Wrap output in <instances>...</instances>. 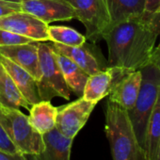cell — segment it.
<instances>
[{
    "instance_id": "obj_14",
    "label": "cell",
    "mask_w": 160,
    "mask_h": 160,
    "mask_svg": "<svg viewBox=\"0 0 160 160\" xmlns=\"http://www.w3.org/2000/svg\"><path fill=\"white\" fill-rule=\"evenodd\" d=\"M115 75V68L108 67L89 76L85 85L82 97L90 102L97 104L108 96L111 91Z\"/></svg>"
},
{
    "instance_id": "obj_4",
    "label": "cell",
    "mask_w": 160,
    "mask_h": 160,
    "mask_svg": "<svg viewBox=\"0 0 160 160\" xmlns=\"http://www.w3.org/2000/svg\"><path fill=\"white\" fill-rule=\"evenodd\" d=\"M0 123L20 152L26 155H39L42 152V135L33 129L28 116L19 109L0 105Z\"/></svg>"
},
{
    "instance_id": "obj_27",
    "label": "cell",
    "mask_w": 160,
    "mask_h": 160,
    "mask_svg": "<svg viewBox=\"0 0 160 160\" xmlns=\"http://www.w3.org/2000/svg\"><path fill=\"white\" fill-rule=\"evenodd\" d=\"M150 63L154 65L155 67H157L160 70V41L152 52V55L150 59Z\"/></svg>"
},
{
    "instance_id": "obj_24",
    "label": "cell",
    "mask_w": 160,
    "mask_h": 160,
    "mask_svg": "<svg viewBox=\"0 0 160 160\" xmlns=\"http://www.w3.org/2000/svg\"><path fill=\"white\" fill-rule=\"evenodd\" d=\"M17 12H22L20 2L0 0V17H3Z\"/></svg>"
},
{
    "instance_id": "obj_9",
    "label": "cell",
    "mask_w": 160,
    "mask_h": 160,
    "mask_svg": "<svg viewBox=\"0 0 160 160\" xmlns=\"http://www.w3.org/2000/svg\"><path fill=\"white\" fill-rule=\"evenodd\" d=\"M22 12L30 13L45 24L75 18L68 0H20Z\"/></svg>"
},
{
    "instance_id": "obj_5",
    "label": "cell",
    "mask_w": 160,
    "mask_h": 160,
    "mask_svg": "<svg viewBox=\"0 0 160 160\" xmlns=\"http://www.w3.org/2000/svg\"><path fill=\"white\" fill-rule=\"evenodd\" d=\"M39 63L41 75L37 85L41 101H51L54 97L69 100L71 91L58 64L55 52L48 42H39Z\"/></svg>"
},
{
    "instance_id": "obj_13",
    "label": "cell",
    "mask_w": 160,
    "mask_h": 160,
    "mask_svg": "<svg viewBox=\"0 0 160 160\" xmlns=\"http://www.w3.org/2000/svg\"><path fill=\"white\" fill-rule=\"evenodd\" d=\"M44 149L39 155L38 160H70L73 138L62 135L56 127L42 135Z\"/></svg>"
},
{
    "instance_id": "obj_15",
    "label": "cell",
    "mask_w": 160,
    "mask_h": 160,
    "mask_svg": "<svg viewBox=\"0 0 160 160\" xmlns=\"http://www.w3.org/2000/svg\"><path fill=\"white\" fill-rule=\"evenodd\" d=\"M48 43L56 53H58L71 59L89 75L94 74L97 72L101 71L96 58L83 46H68L60 43L52 42L50 41L48 42Z\"/></svg>"
},
{
    "instance_id": "obj_1",
    "label": "cell",
    "mask_w": 160,
    "mask_h": 160,
    "mask_svg": "<svg viewBox=\"0 0 160 160\" xmlns=\"http://www.w3.org/2000/svg\"><path fill=\"white\" fill-rule=\"evenodd\" d=\"M160 36V13L142 15L111 25L102 39L108 49V67L140 70L150 63Z\"/></svg>"
},
{
    "instance_id": "obj_8",
    "label": "cell",
    "mask_w": 160,
    "mask_h": 160,
    "mask_svg": "<svg viewBox=\"0 0 160 160\" xmlns=\"http://www.w3.org/2000/svg\"><path fill=\"white\" fill-rule=\"evenodd\" d=\"M141 81L142 74L140 70L129 71L115 68L114 81L108 94V100L119 105L125 110L131 109L138 98Z\"/></svg>"
},
{
    "instance_id": "obj_18",
    "label": "cell",
    "mask_w": 160,
    "mask_h": 160,
    "mask_svg": "<svg viewBox=\"0 0 160 160\" xmlns=\"http://www.w3.org/2000/svg\"><path fill=\"white\" fill-rule=\"evenodd\" d=\"M0 105L11 108H30L29 103L25 99L0 61Z\"/></svg>"
},
{
    "instance_id": "obj_11",
    "label": "cell",
    "mask_w": 160,
    "mask_h": 160,
    "mask_svg": "<svg viewBox=\"0 0 160 160\" xmlns=\"http://www.w3.org/2000/svg\"><path fill=\"white\" fill-rule=\"evenodd\" d=\"M0 56H2L28 71L38 81L41 72L39 63V42L29 43L1 46Z\"/></svg>"
},
{
    "instance_id": "obj_16",
    "label": "cell",
    "mask_w": 160,
    "mask_h": 160,
    "mask_svg": "<svg viewBox=\"0 0 160 160\" xmlns=\"http://www.w3.org/2000/svg\"><path fill=\"white\" fill-rule=\"evenodd\" d=\"M28 116L30 125L41 135L50 132L56 127L58 108L54 107L50 101H40L32 105Z\"/></svg>"
},
{
    "instance_id": "obj_23",
    "label": "cell",
    "mask_w": 160,
    "mask_h": 160,
    "mask_svg": "<svg viewBox=\"0 0 160 160\" xmlns=\"http://www.w3.org/2000/svg\"><path fill=\"white\" fill-rule=\"evenodd\" d=\"M0 150L6 151L9 152H20L14 144L12 142L11 138L7 135L5 129L0 123Z\"/></svg>"
},
{
    "instance_id": "obj_30",
    "label": "cell",
    "mask_w": 160,
    "mask_h": 160,
    "mask_svg": "<svg viewBox=\"0 0 160 160\" xmlns=\"http://www.w3.org/2000/svg\"><path fill=\"white\" fill-rule=\"evenodd\" d=\"M6 1H13V2H20V0H6Z\"/></svg>"
},
{
    "instance_id": "obj_12",
    "label": "cell",
    "mask_w": 160,
    "mask_h": 160,
    "mask_svg": "<svg viewBox=\"0 0 160 160\" xmlns=\"http://www.w3.org/2000/svg\"><path fill=\"white\" fill-rule=\"evenodd\" d=\"M0 61L8 73L11 75L19 92L29 103V105L32 106L40 102L41 98L39 95L37 80L28 71L15 64L12 60L0 56Z\"/></svg>"
},
{
    "instance_id": "obj_10",
    "label": "cell",
    "mask_w": 160,
    "mask_h": 160,
    "mask_svg": "<svg viewBox=\"0 0 160 160\" xmlns=\"http://www.w3.org/2000/svg\"><path fill=\"white\" fill-rule=\"evenodd\" d=\"M0 28L36 42L48 41V25L25 12H17L0 17Z\"/></svg>"
},
{
    "instance_id": "obj_7",
    "label": "cell",
    "mask_w": 160,
    "mask_h": 160,
    "mask_svg": "<svg viewBox=\"0 0 160 160\" xmlns=\"http://www.w3.org/2000/svg\"><path fill=\"white\" fill-rule=\"evenodd\" d=\"M96 105L81 96L72 103L58 108L56 128L65 137L74 138L88 122Z\"/></svg>"
},
{
    "instance_id": "obj_22",
    "label": "cell",
    "mask_w": 160,
    "mask_h": 160,
    "mask_svg": "<svg viewBox=\"0 0 160 160\" xmlns=\"http://www.w3.org/2000/svg\"><path fill=\"white\" fill-rule=\"evenodd\" d=\"M32 42H34V41L31 39H28L27 37H24V36L15 34L13 32L0 28V47L29 43Z\"/></svg>"
},
{
    "instance_id": "obj_21",
    "label": "cell",
    "mask_w": 160,
    "mask_h": 160,
    "mask_svg": "<svg viewBox=\"0 0 160 160\" xmlns=\"http://www.w3.org/2000/svg\"><path fill=\"white\" fill-rule=\"evenodd\" d=\"M48 41L68 46H83L86 42V36L77 30L64 26H48Z\"/></svg>"
},
{
    "instance_id": "obj_19",
    "label": "cell",
    "mask_w": 160,
    "mask_h": 160,
    "mask_svg": "<svg viewBox=\"0 0 160 160\" xmlns=\"http://www.w3.org/2000/svg\"><path fill=\"white\" fill-rule=\"evenodd\" d=\"M110 26L144 13L145 0H107Z\"/></svg>"
},
{
    "instance_id": "obj_25",
    "label": "cell",
    "mask_w": 160,
    "mask_h": 160,
    "mask_svg": "<svg viewBox=\"0 0 160 160\" xmlns=\"http://www.w3.org/2000/svg\"><path fill=\"white\" fill-rule=\"evenodd\" d=\"M0 160H28V156L22 152H9L0 150Z\"/></svg>"
},
{
    "instance_id": "obj_3",
    "label": "cell",
    "mask_w": 160,
    "mask_h": 160,
    "mask_svg": "<svg viewBox=\"0 0 160 160\" xmlns=\"http://www.w3.org/2000/svg\"><path fill=\"white\" fill-rule=\"evenodd\" d=\"M140 71L142 74L140 90L134 107L127 110V113L138 142L145 151L148 123L160 90V70L149 63Z\"/></svg>"
},
{
    "instance_id": "obj_6",
    "label": "cell",
    "mask_w": 160,
    "mask_h": 160,
    "mask_svg": "<svg viewBox=\"0 0 160 160\" xmlns=\"http://www.w3.org/2000/svg\"><path fill=\"white\" fill-rule=\"evenodd\" d=\"M75 18L86 28V38L92 42L102 39L110 26L107 0H68Z\"/></svg>"
},
{
    "instance_id": "obj_29",
    "label": "cell",
    "mask_w": 160,
    "mask_h": 160,
    "mask_svg": "<svg viewBox=\"0 0 160 160\" xmlns=\"http://www.w3.org/2000/svg\"><path fill=\"white\" fill-rule=\"evenodd\" d=\"M155 160H160V145H159V148H158V152H157V155H156Z\"/></svg>"
},
{
    "instance_id": "obj_20",
    "label": "cell",
    "mask_w": 160,
    "mask_h": 160,
    "mask_svg": "<svg viewBox=\"0 0 160 160\" xmlns=\"http://www.w3.org/2000/svg\"><path fill=\"white\" fill-rule=\"evenodd\" d=\"M160 145V90L152 111L146 136L145 160H155Z\"/></svg>"
},
{
    "instance_id": "obj_28",
    "label": "cell",
    "mask_w": 160,
    "mask_h": 160,
    "mask_svg": "<svg viewBox=\"0 0 160 160\" xmlns=\"http://www.w3.org/2000/svg\"><path fill=\"white\" fill-rule=\"evenodd\" d=\"M28 160H38V158L35 155H27Z\"/></svg>"
},
{
    "instance_id": "obj_26",
    "label": "cell",
    "mask_w": 160,
    "mask_h": 160,
    "mask_svg": "<svg viewBox=\"0 0 160 160\" xmlns=\"http://www.w3.org/2000/svg\"><path fill=\"white\" fill-rule=\"evenodd\" d=\"M144 12L149 14L160 13V0H145Z\"/></svg>"
},
{
    "instance_id": "obj_17",
    "label": "cell",
    "mask_w": 160,
    "mask_h": 160,
    "mask_svg": "<svg viewBox=\"0 0 160 160\" xmlns=\"http://www.w3.org/2000/svg\"><path fill=\"white\" fill-rule=\"evenodd\" d=\"M55 56L70 91L78 96H82L85 85L90 75L68 58L56 52Z\"/></svg>"
},
{
    "instance_id": "obj_2",
    "label": "cell",
    "mask_w": 160,
    "mask_h": 160,
    "mask_svg": "<svg viewBox=\"0 0 160 160\" xmlns=\"http://www.w3.org/2000/svg\"><path fill=\"white\" fill-rule=\"evenodd\" d=\"M105 132L113 160H145L144 150L138 142L127 110L109 100L107 103Z\"/></svg>"
}]
</instances>
